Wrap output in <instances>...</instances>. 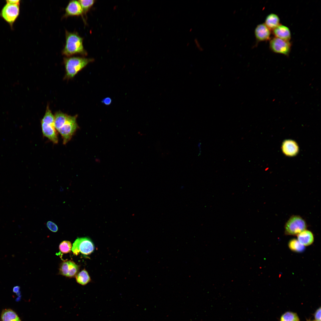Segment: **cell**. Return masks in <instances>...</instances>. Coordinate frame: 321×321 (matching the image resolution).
I'll list each match as a JSON object with an SVG mask.
<instances>
[{
    "instance_id": "6da1fadb",
    "label": "cell",
    "mask_w": 321,
    "mask_h": 321,
    "mask_svg": "<svg viewBox=\"0 0 321 321\" xmlns=\"http://www.w3.org/2000/svg\"><path fill=\"white\" fill-rule=\"evenodd\" d=\"M66 43L62 53L67 57L75 54L86 55V52L84 49L83 39L76 32L65 31Z\"/></svg>"
},
{
    "instance_id": "7a4b0ae2",
    "label": "cell",
    "mask_w": 321,
    "mask_h": 321,
    "mask_svg": "<svg viewBox=\"0 0 321 321\" xmlns=\"http://www.w3.org/2000/svg\"><path fill=\"white\" fill-rule=\"evenodd\" d=\"M93 61L92 59L79 57L64 58L63 62L65 70L64 79L73 78L79 72Z\"/></svg>"
},
{
    "instance_id": "3957f363",
    "label": "cell",
    "mask_w": 321,
    "mask_h": 321,
    "mask_svg": "<svg viewBox=\"0 0 321 321\" xmlns=\"http://www.w3.org/2000/svg\"><path fill=\"white\" fill-rule=\"evenodd\" d=\"M77 117V115L73 116L69 115L63 125L57 131L62 138L64 144L71 140L79 128L76 121Z\"/></svg>"
},
{
    "instance_id": "277c9868",
    "label": "cell",
    "mask_w": 321,
    "mask_h": 321,
    "mask_svg": "<svg viewBox=\"0 0 321 321\" xmlns=\"http://www.w3.org/2000/svg\"><path fill=\"white\" fill-rule=\"evenodd\" d=\"M307 225L305 221L300 216L294 215L291 216L286 223L284 229L286 234L297 235L306 229Z\"/></svg>"
},
{
    "instance_id": "5b68a950",
    "label": "cell",
    "mask_w": 321,
    "mask_h": 321,
    "mask_svg": "<svg viewBox=\"0 0 321 321\" xmlns=\"http://www.w3.org/2000/svg\"><path fill=\"white\" fill-rule=\"evenodd\" d=\"M95 246L92 240L89 238H78L73 244L72 251L73 254L77 255L80 253L87 255L94 251Z\"/></svg>"
},
{
    "instance_id": "8992f818",
    "label": "cell",
    "mask_w": 321,
    "mask_h": 321,
    "mask_svg": "<svg viewBox=\"0 0 321 321\" xmlns=\"http://www.w3.org/2000/svg\"><path fill=\"white\" fill-rule=\"evenodd\" d=\"M269 46L273 52L288 56L290 51L291 45L289 41L275 37L270 40Z\"/></svg>"
},
{
    "instance_id": "52a82bcc",
    "label": "cell",
    "mask_w": 321,
    "mask_h": 321,
    "mask_svg": "<svg viewBox=\"0 0 321 321\" xmlns=\"http://www.w3.org/2000/svg\"><path fill=\"white\" fill-rule=\"evenodd\" d=\"M79 266L74 262L65 260L60 264L59 274L70 278L75 277L78 273Z\"/></svg>"
},
{
    "instance_id": "ba28073f",
    "label": "cell",
    "mask_w": 321,
    "mask_h": 321,
    "mask_svg": "<svg viewBox=\"0 0 321 321\" xmlns=\"http://www.w3.org/2000/svg\"><path fill=\"white\" fill-rule=\"evenodd\" d=\"M19 13V4L7 3L3 8L1 15L8 23L12 24L16 20Z\"/></svg>"
},
{
    "instance_id": "9c48e42d",
    "label": "cell",
    "mask_w": 321,
    "mask_h": 321,
    "mask_svg": "<svg viewBox=\"0 0 321 321\" xmlns=\"http://www.w3.org/2000/svg\"><path fill=\"white\" fill-rule=\"evenodd\" d=\"M42 130L43 136L48 138L54 144L58 142L57 130L54 124L45 123L41 122Z\"/></svg>"
},
{
    "instance_id": "30bf717a",
    "label": "cell",
    "mask_w": 321,
    "mask_h": 321,
    "mask_svg": "<svg viewBox=\"0 0 321 321\" xmlns=\"http://www.w3.org/2000/svg\"><path fill=\"white\" fill-rule=\"evenodd\" d=\"M270 30L264 23L258 24L254 31L255 37L259 41H264L269 40L270 39Z\"/></svg>"
},
{
    "instance_id": "8fae6325",
    "label": "cell",
    "mask_w": 321,
    "mask_h": 321,
    "mask_svg": "<svg viewBox=\"0 0 321 321\" xmlns=\"http://www.w3.org/2000/svg\"><path fill=\"white\" fill-rule=\"evenodd\" d=\"M281 148L283 153L288 156L295 155L299 151V147L297 143L290 139L284 141Z\"/></svg>"
},
{
    "instance_id": "7c38bea8",
    "label": "cell",
    "mask_w": 321,
    "mask_h": 321,
    "mask_svg": "<svg viewBox=\"0 0 321 321\" xmlns=\"http://www.w3.org/2000/svg\"><path fill=\"white\" fill-rule=\"evenodd\" d=\"M64 17L69 16H78L82 14L83 11L81 6L78 1H70L65 8Z\"/></svg>"
},
{
    "instance_id": "4fadbf2b",
    "label": "cell",
    "mask_w": 321,
    "mask_h": 321,
    "mask_svg": "<svg viewBox=\"0 0 321 321\" xmlns=\"http://www.w3.org/2000/svg\"><path fill=\"white\" fill-rule=\"evenodd\" d=\"M273 30L275 37L288 41H289L291 39L290 30L288 27L279 24Z\"/></svg>"
},
{
    "instance_id": "5bb4252c",
    "label": "cell",
    "mask_w": 321,
    "mask_h": 321,
    "mask_svg": "<svg viewBox=\"0 0 321 321\" xmlns=\"http://www.w3.org/2000/svg\"><path fill=\"white\" fill-rule=\"evenodd\" d=\"M298 241L304 246L311 244L314 241V235L312 232L307 230H305L297 235Z\"/></svg>"
},
{
    "instance_id": "9a60e30c",
    "label": "cell",
    "mask_w": 321,
    "mask_h": 321,
    "mask_svg": "<svg viewBox=\"0 0 321 321\" xmlns=\"http://www.w3.org/2000/svg\"><path fill=\"white\" fill-rule=\"evenodd\" d=\"M270 30H273L280 24V19L277 15L271 13L266 17L264 23Z\"/></svg>"
},
{
    "instance_id": "2e32d148",
    "label": "cell",
    "mask_w": 321,
    "mask_h": 321,
    "mask_svg": "<svg viewBox=\"0 0 321 321\" xmlns=\"http://www.w3.org/2000/svg\"><path fill=\"white\" fill-rule=\"evenodd\" d=\"M68 115L61 111L56 112L54 114V126L57 131L61 127L67 120Z\"/></svg>"
},
{
    "instance_id": "e0dca14e",
    "label": "cell",
    "mask_w": 321,
    "mask_h": 321,
    "mask_svg": "<svg viewBox=\"0 0 321 321\" xmlns=\"http://www.w3.org/2000/svg\"><path fill=\"white\" fill-rule=\"evenodd\" d=\"M1 318V321H21L17 314L10 309L4 310Z\"/></svg>"
},
{
    "instance_id": "ac0fdd59",
    "label": "cell",
    "mask_w": 321,
    "mask_h": 321,
    "mask_svg": "<svg viewBox=\"0 0 321 321\" xmlns=\"http://www.w3.org/2000/svg\"><path fill=\"white\" fill-rule=\"evenodd\" d=\"M75 277L77 282L82 285H86L91 281L89 275L85 269L79 272Z\"/></svg>"
},
{
    "instance_id": "d6986e66",
    "label": "cell",
    "mask_w": 321,
    "mask_h": 321,
    "mask_svg": "<svg viewBox=\"0 0 321 321\" xmlns=\"http://www.w3.org/2000/svg\"><path fill=\"white\" fill-rule=\"evenodd\" d=\"M288 245L290 249L295 252H302L305 249V246L301 243L297 239H295L290 240Z\"/></svg>"
},
{
    "instance_id": "ffe728a7",
    "label": "cell",
    "mask_w": 321,
    "mask_h": 321,
    "mask_svg": "<svg viewBox=\"0 0 321 321\" xmlns=\"http://www.w3.org/2000/svg\"><path fill=\"white\" fill-rule=\"evenodd\" d=\"M280 321H300V320L296 313L287 311L281 316Z\"/></svg>"
},
{
    "instance_id": "44dd1931",
    "label": "cell",
    "mask_w": 321,
    "mask_h": 321,
    "mask_svg": "<svg viewBox=\"0 0 321 321\" xmlns=\"http://www.w3.org/2000/svg\"><path fill=\"white\" fill-rule=\"evenodd\" d=\"M72 246L70 242L64 240L60 244L59 249L62 253L67 254L70 252L72 250Z\"/></svg>"
},
{
    "instance_id": "7402d4cb",
    "label": "cell",
    "mask_w": 321,
    "mask_h": 321,
    "mask_svg": "<svg viewBox=\"0 0 321 321\" xmlns=\"http://www.w3.org/2000/svg\"><path fill=\"white\" fill-rule=\"evenodd\" d=\"M82 9L83 13H86L94 4L93 0H80L78 1Z\"/></svg>"
},
{
    "instance_id": "603a6c76",
    "label": "cell",
    "mask_w": 321,
    "mask_h": 321,
    "mask_svg": "<svg viewBox=\"0 0 321 321\" xmlns=\"http://www.w3.org/2000/svg\"><path fill=\"white\" fill-rule=\"evenodd\" d=\"M46 226L52 232H56L58 230V226L55 223L52 221H49L47 222Z\"/></svg>"
},
{
    "instance_id": "cb8c5ba5",
    "label": "cell",
    "mask_w": 321,
    "mask_h": 321,
    "mask_svg": "<svg viewBox=\"0 0 321 321\" xmlns=\"http://www.w3.org/2000/svg\"><path fill=\"white\" fill-rule=\"evenodd\" d=\"M314 316L315 320L321 321V308L320 307L315 312Z\"/></svg>"
},
{
    "instance_id": "d4e9b609",
    "label": "cell",
    "mask_w": 321,
    "mask_h": 321,
    "mask_svg": "<svg viewBox=\"0 0 321 321\" xmlns=\"http://www.w3.org/2000/svg\"><path fill=\"white\" fill-rule=\"evenodd\" d=\"M101 102L106 105L108 106L111 103L112 100L110 97H106L103 99Z\"/></svg>"
},
{
    "instance_id": "484cf974",
    "label": "cell",
    "mask_w": 321,
    "mask_h": 321,
    "mask_svg": "<svg viewBox=\"0 0 321 321\" xmlns=\"http://www.w3.org/2000/svg\"><path fill=\"white\" fill-rule=\"evenodd\" d=\"M7 3L12 4H19V0H9L6 1Z\"/></svg>"
},
{
    "instance_id": "4316f807",
    "label": "cell",
    "mask_w": 321,
    "mask_h": 321,
    "mask_svg": "<svg viewBox=\"0 0 321 321\" xmlns=\"http://www.w3.org/2000/svg\"><path fill=\"white\" fill-rule=\"evenodd\" d=\"M20 287L19 286H16L14 287L13 289V292L15 293H17L19 291Z\"/></svg>"
},
{
    "instance_id": "83f0119b",
    "label": "cell",
    "mask_w": 321,
    "mask_h": 321,
    "mask_svg": "<svg viewBox=\"0 0 321 321\" xmlns=\"http://www.w3.org/2000/svg\"><path fill=\"white\" fill-rule=\"evenodd\" d=\"M198 146V147H199V155L200 154V153L201 152V143H199Z\"/></svg>"
},
{
    "instance_id": "f1b7e54d",
    "label": "cell",
    "mask_w": 321,
    "mask_h": 321,
    "mask_svg": "<svg viewBox=\"0 0 321 321\" xmlns=\"http://www.w3.org/2000/svg\"><path fill=\"white\" fill-rule=\"evenodd\" d=\"M307 321H317V320H307Z\"/></svg>"
}]
</instances>
